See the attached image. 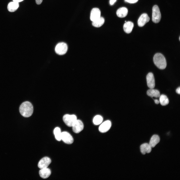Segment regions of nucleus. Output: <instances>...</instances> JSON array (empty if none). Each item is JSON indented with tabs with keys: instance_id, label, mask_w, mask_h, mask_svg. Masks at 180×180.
Segmentation results:
<instances>
[{
	"instance_id": "nucleus-12",
	"label": "nucleus",
	"mask_w": 180,
	"mask_h": 180,
	"mask_svg": "<svg viewBox=\"0 0 180 180\" xmlns=\"http://www.w3.org/2000/svg\"><path fill=\"white\" fill-rule=\"evenodd\" d=\"M100 11L98 8H93L92 10L90 16V19L92 22L94 21L100 17Z\"/></svg>"
},
{
	"instance_id": "nucleus-16",
	"label": "nucleus",
	"mask_w": 180,
	"mask_h": 180,
	"mask_svg": "<svg viewBox=\"0 0 180 180\" xmlns=\"http://www.w3.org/2000/svg\"><path fill=\"white\" fill-rule=\"evenodd\" d=\"M128 12V10L127 8L123 7L119 8L117 10L116 13L118 17L120 18H123L127 16Z\"/></svg>"
},
{
	"instance_id": "nucleus-6",
	"label": "nucleus",
	"mask_w": 180,
	"mask_h": 180,
	"mask_svg": "<svg viewBox=\"0 0 180 180\" xmlns=\"http://www.w3.org/2000/svg\"><path fill=\"white\" fill-rule=\"evenodd\" d=\"M72 127L74 132L76 133H78L83 130L84 125L80 120H77Z\"/></svg>"
},
{
	"instance_id": "nucleus-30",
	"label": "nucleus",
	"mask_w": 180,
	"mask_h": 180,
	"mask_svg": "<svg viewBox=\"0 0 180 180\" xmlns=\"http://www.w3.org/2000/svg\"><path fill=\"white\" fill-rule=\"evenodd\" d=\"M179 40H180V37H179Z\"/></svg>"
},
{
	"instance_id": "nucleus-11",
	"label": "nucleus",
	"mask_w": 180,
	"mask_h": 180,
	"mask_svg": "<svg viewBox=\"0 0 180 180\" xmlns=\"http://www.w3.org/2000/svg\"><path fill=\"white\" fill-rule=\"evenodd\" d=\"M111 126V123L109 120H107L103 122L99 128V131L102 133L107 132L110 128Z\"/></svg>"
},
{
	"instance_id": "nucleus-10",
	"label": "nucleus",
	"mask_w": 180,
	"mask_h": 180,
	"mask_svg": "<svg viewBox=\"0 0 180 180\" xmlns=\"http://www.w3.org/2000/svg\"><path fill=\"white\" fill-rule=\"evenodd\" d=\"M150 18L146 13L142 14L139 18L138 21V25L140 27L143 26L150 20Z\"/></svg>"
},
{
	"instance_id": "nucleus-20",
	"label": "nucleus",
	"mask_w": 180,
	"mask_h": 180,
	"mask_svg": "<svg viewBox=\"0 0 180 180\" xmlns=\"http://www.w3.org/2000/svg\"><path fill=\"white\" fill-rule=\"evenodd\" d=\"M104 18L100 17L96 20L92 22V25L96 27H99L101 26L104 23Z\"/></svg>"
},
{
	"instance_id": "nucleus-14",
	"label": "nucleus",
	"mask_w": 180,
	"mask_h": 180,
	"mask_svg": "<svg viewBox=\"0 0 180 180\" xmlns=\"http://www.w3.org/2000/svg\"><path fill=\"white\" fill-rule=\"evenodd\" d=\"M140 148V151L143 154H145L146 153H149L152 150V147L149 144L147 143H145L141 145Z\"/></svg>"
},
{
	"instance_id": "nucleus-18",
	"label": "nucleus",
	"mask_w": 180,
	"mask_h": 180,
	"mask_svg": "<svg viewBox=\"0 0 180 180\" xmlns=\"http://www.w3.org/2000/svg\"><path fill=\"white\" fill-rule=\"evenodd\" d=\"M18 6V3L13 1L10 2L8 4L7 8L9 12H13L17 10Z\"/></svg>"
},
{
	"instance_id": "nucleus-1",
	"label": "nucleus",
	"mask_w": 180,
	"mask_h": 180,
	"mask_svg": "<svg viewBox=\"0 0 180 180\" xmlns=\"http://www.w3.org/2000/svg\"><path fill=\"white\" fill-rule=\"evenodd\" d=\"M19 111L21 115L24 117L31 116L33 112V107L32 104L28 101L23 102L20 106Z\"/></svg>"
},
{
	"instance_id": "nucleus-15",
	"label": "nucleus",
	"mask_w": 180,
	"mask_h": 180,
	"mask_svg": "<svg viewBox=\"0 0 180 180\" xmlns=\"http://www.w3.org/2000/svg\"><path fill=\"white\" fill-rule=\"evenodd\" d=\"M134 26L133 23L130 21L126 22L123 26L124 31L127 34H129L132 31Z\"/></svg>"
},
{
	"instance_id": "nucleus-8",
	"label": "nucleus",
	"mask_w": 180,
	"mask_h": 180,
	"mask_svg": "<svg viewBox=\"0 0 180 180\" xmlns=\"http://www.w3.org/2000/svg\"><path fill=\"white\" fill-rule=\"evenodd\" d=\"M51 162V160L49 158L44 157L39 161L38 164V167L40 169L47 168Z\"/></svg>"
},
{
	"instance_id": "nucleus-29",
	"label": "nucleus",
	"mask_w": 180,
	"mask_h": 180,
	"mask_svg": "<svg viewBox=\"0 0 180 180\" xmlns=\"http://www.w3.org/2000/svg\"><path fill=\"white\" fill-rule=\"evenodd\" d=\"M14 2H22L24 0H13Z\"/></svg>"
},
{
	"instance_id": "nucleus-27",
	"label": "nucleus",
	"mask_w": 180,
	"mask_h": 180,
	"mask_svg": "<svg viewBox=\"0 0 180 180\" xmlns=\"http://www.w3.org/2000/svg\"><path fill=\"white\" fill-rule=\"evenodd\" d=\"M176 92L178 94H180V87H178L176 90Z\"/></svg>"
},
{
	"instance_id": "nucleus-17",
	"label": "nucleus",
	"mask_w": 180,
	"mask_h": 180,
	"mask_svg": "<svg viewBox=\"0 0 180 180\" xmlns=\"http://www.w3.org/2000/svg\"><path fill=\"white\" fill-rule=\"evenodd\" d=\"M159 136L157 135L154 134L151 138L149 145L152 148H154L160 141Z\"/></svg>"
},
{
	"instance_id": "nucleus-26",
	"label": "nucleus",
	"mask_w": 180,
	"mask_h": 180,
	"mask_svg": "<svg viewBox=\"0 0 180 180\" xmlns=\"http://www.w3.org/2000/svg\"><path fill=\"white\" fill-rule=\"evenodd\" d=\"M116 0H110V4L113 5L116 1Z\"/></svg>"
},
{
	"instance_id": "nucleus-3",
	"label": "nucleus",
	"mask_w": 180,
	"mask_h": 180,
	"mask_svg": "<svg viewBox=\"0 0 180 180\" xmlns=\"http://www.w3.org/2000/svg\"><path fill=\"white\" fill-rule=\"evenodd\" d=\"M161 18V14L159 8L156 5L153 6L152 8V20L155 23H158Z\"/></svg>"
},
{
	"instance_id": "nucleus-28",
	"label": "nucleus",
	"mask_w": 180,
	"mask_h": 180,
	"mask_svg": "<svg viewBox=\"0 0 180 180\" xmlns=\"http://www.w3.org/2000/svg\"><path fill=\"white\" fill-rule=\"evenodd\" d=\"M154 100V102L156 104H159V102L158 100H157V99Z\"/></svg>"
},
{
	"instance_id": "nucleus-7",
	"label": "nucleus",
	"mask_w": 180,
	"mask_h": 180,
	"mask_svg": "<svg viewBox=\"0 0 180 180\" xmlns=\"http://www.w3.org/2000/svg\"><path fill=\"white\" fill-rule=\"evenodd\" d=\"M61 140L68 144H71L74 142V139L71 135L66 132H62Z\"/></svg>"
},
{
	"instance_id": "nucleus-31",
	"label": "nucleus",
	"mask_w": 180,
	"mask_h": 180,
	"mask_svg": "<svg viewBox=\"0 0 180 180\" xmlns=\"http://www.w3.org/2000/svg\"><path fill=\"white\" fill-rule=\"evenodd\" d=\"M125 22H126V21H125Z\"/></svg>"
},
{
	"instance_id": "nucleus-4",
	"label": "nucleus",
	"mask_w": 180,
	"mask_h": 180,
	"mask_svg": "<svg viewBox=\"0 0 180 180\" xmlns=\"http://www.w3.org/2000/svg\"><path fill=\"white\" fill-rule=\"evenodd\" d=\"M77 120L76 116L74 114H66L63 117V120L64 122L69 127H72Z\"/></svg>"
},
{
	"instance_id": "nucleus-13",
	"label": "nucleus",
	"mask_w": 180,
	"mask_h": 180,
	"mask_svg": "<svg viewBox=\"0 0 180 180\" xmlns=\"http://www.w3.org/2000/svg\"><path fill=\"white\" fill-rule=\"evenodd\" d=\"M51 174L50 170L47 168L41 169L39 171L40 176L42 178L44 179L48 178Z\"/></svg>"
},
{
	"instance_id": "nucleus-24",
	"label": "nucleus",
	"mask_w": 180,
	"mask_h": 180,
	"mask_svg": "<svg viewBox=\"0 0 180 180\" xmlns=\"http://www.w3.org/2000/svg\"><path fill=\"white\" fill-rule=\"evenodd\" d=\"M126 2L130 3H134L137 2L138 0H124Z\"/></svg>"
},
{
	"instance_id": "nucleus-25",
	"label": "nucleus",
	"mask_w": 180,
	"mask_h": 180,
	"mask_svg": "<svg viewBox=\"0 0 180 180\" xmlns=\"http://www.w3.org/2000/svg\"><path fill=\"white\" fill-rule=\"evenodd\" d=\"M43 0H36V4L38 5L42 3Z\"/></svg>"
},
{
	"instance_id": "nucleus-2",
	"label": "nucleus",
	"mask_w": 180,
	"mask_h": 180,
	"mask_svg": "<svg viewBox=\"0 0 180 180\" xmlns=\"http://www.w3.org/2000/svg\"><path fill=\"white\" fill-rule=\"evenodd\" d=\"M153 61L156 66L160 69H164L166 67V62L164 56L161 54H156L153 57Z\"/></svg>"
},
{
	"instance_id": "nucleus-23",
	"label": "nucleus",
	"mask_w": 180,
	"mask_h": 180,
	"mask_svg": "<svg viewBox=\"0 0 180 180\" xmlns=\"http://www.w3.org/2000/svg\"><path fill=\"white\" fill-rule=\"evenodd\" d=\"M102 120L103 118L101 116L99 115H97L94 118L93 121L94 124L98 125L101 124Z\"/></svg>"
},
{
	"instance_id": "nucleus-22",
	"label": "nucleus",
	"mask_w": 180,
	"mask_h": 180,
	"mask_svg": "<svg viewBox=\"0 0 180 180\" xmlns=\"http://www.w3.org/2000/svg\"><path fill=\"white\" fill-rule=\"evenodd\" d=\"M54 133L56 140L58 141H60L61 140L62 132L60 128L58 127L56 128L54 130Z\"/></svg>"
},
{
	"instance_id": "nucleus-19",
	"label": "nucleus",
	"mask_w": 180,
	"mask_h": 180,
	"mask_svg": "<svg viewBox=\"0 0 180 180\" xmlns=\"http://www.w3.org/2000/svg\"><path fill=\"white\" fill-rule=\"evenodd\" d=\"M147 94L149 96L151 97H153L158 98L160 96V93L159 91L154 88L150 89L148 90L146 92Z\"/></svg>"
},
{
	"instance_id": "nucleus-5",
	"label": "nucleus",
	"mask_w": 180,
	"mask_h": 180,
	"mask_svg": "<svg viewBox=\"0 0 180 180\" xmlns=\"http://www.w3.org/2000/svg\"><path fill=\"white\" fill-rule=\"evenodd\" d=\"M68 46L65 43L61 42L58 44L55 48V51L57 54L62 55L65 54L68 50Z\"/></svg>"
},
{
	"instance_id": "nucleus-9",
	"label": "nucleus",
	"mask_w": 180,
	"mask_h": 180,
	"mask_svg": "<svg viewBox=\"0 0 180 180\" xmlns=\"http://www.w3.org/2000/svg\"><path fill=\"white\" fill-rule=\"evenodd\" d=\"M148 86L150 89L154 88L155 86V80L153 74L152 72L149 73L146 76Z\"/></svg>"
},
{
	"instance_id": "nucleus-21",
	"label": "nucleus",
	"mask_w": 180,
	"mask_h": 180,
	"mask_svg": "<svg viewBox=\"0 0 180 180\" xmlns=\"http://www.w3.org/2000/svg\"><path fill=\"white\" fill-rule=\"evenodd\" d=\"M160 102L162 106H165L168 104L169 101L167 96L164 94H162L160 96Z\"/></svg>"
}]
</instances>
